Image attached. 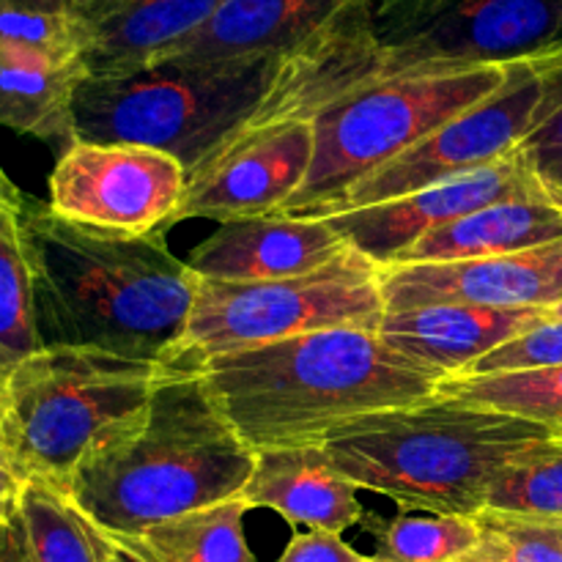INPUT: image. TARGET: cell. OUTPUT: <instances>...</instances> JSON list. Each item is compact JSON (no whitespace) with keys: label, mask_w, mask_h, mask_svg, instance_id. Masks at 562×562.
Here are the masks:
<instances>
[{"label":"cell","mask_w":562,"mask_h":562,"mask_svg":"<svg viewBox=\"0 0 562 562\" xmlns=\"http://www.w3.org/2000/svg\"><path fill=\"white\" fill-rule=\"evenodd\" d=\"M486 510L562 519V437L521 445L492 481Z\"/></svg>","instance_id":"484cf974"},{"label":"cell","mask_w":562,"mask_h":562,"mask_svg":"<svg viewBox=\"0 0 562 562\" xmlns=\"http://www.w3.org/2000/svg\"><path fill=\"white\" fill-rule=\"evenodd\" d=\"M549 318V311H494L475 305H420L387 311L379 338L387 349L442 379L461 376L477 360Z\"/></svg>","instance_id":"9a60e30c"},{"label":"cell","mask_w":562,"mask_h":562,"mask_svg":"<svg viewBox=\"0 0 562 562\" xmlns=\"http://www.w3.org/2000/svg\"><path fill=\"white\" fill-rule=\"evenodd\" d=\"M86 77L82 60L0 47V126L47 143L60 157L77 143L75 93Z\"/></svg>","instance_id":"d6986e66"},{"label":"cell","mask_w":562,"mask_h":562,"mask_svg":"<svg viewBox=\"0 0 562 562\" xmlns=\"http://www.w3.org/2000/svg\"><path fill=\"white\" fill-rule=\"evenodd\" d=\"M162 362L53 346L25 357L5 379L0 448L25 477L64 486L97 445L140 415Z\"/></svg>","instance_id":"8992f818"},{"label":"cell","mask_w":562,"mask_h":562,"mask_svg":"<svg viewBox=\"0 0 562 562\" xmlns=\"http://www.w3.org/2000/svg\"><path fill=\"white\" fill-rule=\"evenodd\" d=\"M278 562H376L368 554L357 552L351 543L335 532L307 530L296 532L289 547L283 549Z\"/></svg>","instance_id":"4dcf8cb0"},{"label":"cell","mask_w":562,"mask_h":562,"mask_svg":"<svg viewBox=\"0 0 562 562\" xmlns=\"http://www.w3.org/2000/svg\"><path fill=\"white\" fill-rule=\"evenodd\" d=\"M508 66L409 71L351 88L313 119V162L285 217H333L346 192L497 91Z\"/></svg>","instance_id":"52a82bcc"},{"label":"cell","mask_w":562,"mask_h":562,"mask_svg":"<svg viewBox=\"0 0 562 562\" xmlns=\"http://www.w3.org/2000/svg\"><path fill=\"white\" fill-rule=\"evenodd\" d=\"M366 530L376 541V562H459L477 547L475 516L398 510L390 519L366 514Z\"/></svg>","instance_id":"cb8c5ba5"},{"label":"cell","mask_w":562,"mask_h":562,"mask_svg":"<svg viewBox=\"0 0 562 562\" xmlns=\"http://www.w3.org/2000/svg\"><path fill=\"white\" fill-rule=\"evenodd\" d=\"M384 313L382 267L355 247L300 278L261 283L198 280L190 322L165 366L198 368L217 355L318 329H379Z\"/></svg>","instance_id":"ba28073f"},{"label":"cell","mask_w":562,"mask_h":562,"mask_svg":"<svg viewBox=\"0 0 562 562\" xmlns=\"http://www.w3.org/2000/svg\"><path fill=\"white\" fill-rule=\"evenodd\" d=\"M3 423H5V390L0 387V439H3Z\"/></svg>","instance_id":"e575fe53"},{"label":"cell","mask_w":562,"mask_h":562,"mask_svg":"<svg viewBox=\"0 0 562 562\" xmlns=\"http://www.w3.org/2000/svg\"><path fill=\"white\" fill-rule=\"evenodd\" d=\"M0 387H3V382H0Z\"/></svg>","instance_id":"8d00e7d4"},{"label":"cell","mask_w":562,"mask_h":562,"mask_svg":"<svg viewBox=\"0 0 562 562\" xmlns=\"http://www.w3.org/2000/svg\"><path fill=\"white\" fill-rule=\"evenodd\" d=\"M0 562H36L16 508L0 516Z\"/></svg>","instance_id":"1f68e13d"},{"label":"cell","mask_w":562,"mask_h":562,"mask_svg":"<svg viewBox=\"0 0 562 562\" xmlns=\"http://www.w3.org/2000/svg\"><path fill=\"white\" fill-rule=\"evenodd\" d=\"M562 366V322L547 318L538 327L527 329L519 338L508 340L505 346L494 349L483 360H477L461 376H488V373H516L538 371V368Z\"/></svg>","instance_id":"f1b7e54d"},{"label":"cell","mask_w":562,"mask_h":562,"mask_svg":"<svg viewBox=\"0 0 562 562\" xmlns=\"http://www.w3.org/2000/svg\"><path fill=\"white\" fill-rule=\"evenodd\" d=\"M475 521L477 547L459 562H562V519L483 508Z\"/></svg>","instance_id":"83f0119b"},{"label":"cell","mask_w":562,"mask_h":562,"mask_svg":"<svg viewBox=\"0 0 562 562\" xmlns=\"http://www.w3.org/2000/svg\"><path fill=\"white\" fill-rule=\"evenodd\" d=\"M437 393L538 423L562 437V366L442 379Z\"/></svg>","instance_id":"d4e9b609"},{"label":"cell","mask_w":562,"mask_h":562,"mask_svg":"<svg viewBox=\"0 0 562 562\" xmlns=\"http://www.w3.org/2000/svg\"><path fill=\"white\" fill-rule=\"evenodd\" d=\"M113 541V538H110ZM104 562H148L143 558L140 552H137L135 547H130V543H121V541H113L110 543V552H108V560Z\"/></svg>","instance_id":"836d02e7"},{"label":"cell","mask_w":562,"mask_h":562,"mask_svg":"<svg viewBox=\"0 0 562 562\" xmlns=\"http://www.w3.org/2000/svg\"><path fill=\"white\" fill-rule=\"evenodd\" d=\"M289 55L157 60L119 77H86L75 93L82 143L146 146L179 159L187 179L252 119Z\"/></svg>","instance_id":"5b68a950"},{"label":"cell","mask_w":562,"mask_h":562,"mask_svg":"<svg viewBox=\"0 0 562 562\" xmlns=\"http://www.w3.org/2000/svg\"><path fill=\"white\" fill-rule=\"evenodd\" d=\"M25 481L27 477L16 470L14 461L0 450V516L16 508V497H20Z\"/></svg>","instance_id":"d6a6232c"},{"label":"cell","mask_w":562,"mask_h":562,"mask_svg":"<svg viewBox=\"0 0 562 562\" xmlns=\"http://www.w3.org/2000/svg\"><path fill=\"white\" fill-rule=\"evenodd\" d=\"M379 77L562 58V0H371Z\"/></svg>","instance_id":"9c48e42d"},{"label":"cell","mask_w":562,"mask_h":562,"mask_svg":"<svg viewBox=\"0 0 562 562\" xmlns=\"http://www.w3.org/2000/svg\"><path fill=\"white\" fill-rule=\"evenodd\" d=\"M22 239L42 349H97L165 366L198 289L165 234L93 228L25 195Z\"/></svg>","instance_id":"6da1fadb"},{"label":"cell","mask_w":562,"mask_h":562,"mask_svg":"<svg viewBox=\"0 0 562 562\" xmlns=\"http://www.w3.org/2000/svg\"><path fill=\"white\" fill-rule=\"evenodd\" d=\"M562 239V206L552 201H503L431 231L398 263H450L505 256Z\"/></svg>","instance_id":"ffe728a7"},{"label":"cell","mask_w":562,"mask_h":562,"mask_svg":"<svg viewBox=\"0 0 562 562\" xmlns=\"http://www.w3.org/2000/svg\"><path fill=\"white\" fill-rule=\"evenodd\" d=\"M547 434L538 423L437 393L346 423L322 448L346 481L390 497L398 510L477 516L505 461Z\"/></svg>","instance_id":"277c9868"},{"label":"cell","mask_w":562,"mask_h":562,"mask_svg":"<svg viewBox=\"0 0 562 562\" xmlns=\"http://www.w3.org/2000/svg\"><path fill=\"white\" fill-rule=\"evenodd\" d=\"M247 510L245 499L236 497L176 516L121 543L135 547L148 562H256L245 538Z\"/></svg>","instance_id":"7402d4cb"},{"label":"cell","mask_w":562,"mask_h":562,"mask_svg":"<svg viewBox=\"0 0 562 562\" xmlns=\"http://www.w3.org/2000/svg\"><path fill=\"white\" fill-rule=\"evenodd\" d=\"M228 0H80L88 77H119L154 64L201 31Z\"/></svg>","instance_id":"2e32d148"},{"label":"cell","mask_w":562,"mask_h":562,"mask_svg":"<svg viewBox=\"0 0 562 562\" xmlns=\"http://www.w3.org/2000/svg\"><path fill=\"white\" fill-rule=\"evenodd\" d=\"M360 3L366 0H228L201 31L176 44L159 60L291 55Z\"/></svg>","instance_id":"e0dca14e"},{"label":"cell","mask_w":562,"mask_h":562,"mask_svg":"<svg viewBox=\"0 0 562 562\" xmlns=\"http://www.w3.org/2000/svg\"><path fill=\"white\" fill-rule=\"evenodd\" d=\"M313 119L239 130L187 181L168 231L187 220L269 217L296 195L313 162Z\"/></svg>","instance_id":"8fae6325"},{"label":"cell","mask_w":562,"mask_h":562,"mask_svg":"<svg viewBox=\"0 0 562 562\" xmlns=\"http://www.w3.org/2000/svg\"><path fill=\"white\" fill-rule=\"evenodd\" d=\"M187 168L165 151L124 143L66 148L49 173V209L119 234H168L187 190Z\"/></svg>","instance_id":"30bf717a"},{"label":"cell","mask_w":562,"mask_h":562,"mask_svg":"<svg viewBox=\"0 0 562 562\" xmlns=\"http://www.w3.org/2000/svg\"><path fill=\"white\" fill-rule=\"evenodd\" d=\"M25 192L0 165V382L11 376L25 357L42 349L33 316V283L22 239Z\"/></svg>","instance_id":"44dd1931"},{"label":"cell","mask_w":562,"mask_h":562,"mask_svg":"<svg viewBox=\"0 0 562 562\" xmlns=\"http://www.w3.org/2000/svg\"><path fill=\"white\" fill-rule=\"evenodd\" d=\"M36 562H104L110 538L91 525L69 497L42 477H27L16 497Z\"/></svg>","instance_id":"603a6c76"},{"label":"cell","mask_w":562,"mask_h":562,"mask_svg":"<svg viewBox=\"0 0 562 562\" xmlns=\"http://www.w3.org/2000/svg\"><path fill=\"white\" fill-rule=\"evenodd\" d=\"M532 173L562 203V108L554 110L519 146Z\"/></svg>","instance_id":"f546056e"},{"label":"cell","mask_w":562,"mask_h":562,"mask_svg":"<svg viewBox=\"0 0 562 562\" xmlns=\"http://www.w3.org/2000/svg\"><path fill=\"white\" fill-rule=\"evenodd\" d=\"M503 201L560 203L532 173L525 154L516 148L514 154L497 162L445 179L412 195L355 209V212H340L324 220H329L346 245L355 247L376 267L387 269L431 231Z\"/></svg>","instance_id":"7c38bea8"},{"label":"cell","mask_w":562,"mask_h":562,"mask_svg":"<svg viewBox=\"0 0 562 562\" xmlns=\"http://www.w3.org/2000/svg\"><path fill=\"white\" fill-rule=\"evenodd\" d=\"M382 296L387 311L420 305L552 311L562 302V239L472 261L387 267Z\"/></svg>","instance_id":"4fadbf2b"},{"label":"cell","mask_w":562,"mask_h":562,"mask_svg":"<svg viewBox=\"0 0 562 562\" xmlns=\"http://www.w3.org/2000/svg\"><path fill=\"white\" fill-rule=\"evenodd\" d=\"M0 47L49 60H82L80 0H0Z\"/></svg>","instance_id":"4316f807"},{"label":"cell","mask_w":562,"mask_h":562,"mask_svg":"<svg viewBox=\"0 0 562 562\" xmlns=\"http://www.w3.org/2000/svg\"><path fill=\"white\" fill-rule=\"evenodd\" d=\"M549 318H560V322H562V302H560V305H554L552 311H549Z\"/></svg>","instance_id":"d590c367"},{"label":"cell","mask_w":562,"mask_h":562,"mask_svg":"<svg viewBox=\"0 0 562 562\" xmlns=\"http://www.w3.org/2000/svg\"><path fill=\"white\" fill-rule=\"evenodd\" d=\"M360 488L346 481L318 448H274L256 453V470L241 492L247 508H269L291 525L344 536L366 519Z\"/></svg>","instance_id":"ac0fdd59"},{"label":"cell","mask_w":562,"mask_h":562,"mask_svg":"<svg viewBox=\"0 0 562 562\" xmlns=\"http://www.w3.org/2000/svg\"><path fill=\"white\" fill-rule=\"evenodd\" d=\"M346 250L329 220L269 214L223 223L187 256V267L198 280L261 283L316 272Z\"/></svg>","instance_id":"5bb4252c"},{"label":"cell","mask_w":562,"mask_h":562,"mask_svg":"<svg viewBox=\"0 0 562 562\" xmlns=\"http://www.w3.org/2000/svg\"><path fill=\"white\" fill-rule=\"evenodd\" d=\"M256 450L234 431L198 368L159 376L146 409L58 486L97 530L132 541L176 516L241 497Z\"/></svg>","instance_id":"7a4b0ae2"},{"label":"cell","mask_w":562,"mask_h":562,"mask_svg":"<svg viewBox=\"0 0 562 562\" xmlns=\"http://www.w3.org/2000/svg\"><path fill=\"white\" fill-rule=\"evenodd\" d=\"M214 404L256 453L318 448L338 428L437 395L439 379L384 346L376 329L338 327L228 351L198 366Z\"/></svg>","instance_id":"3957f363"}]
</instances>
